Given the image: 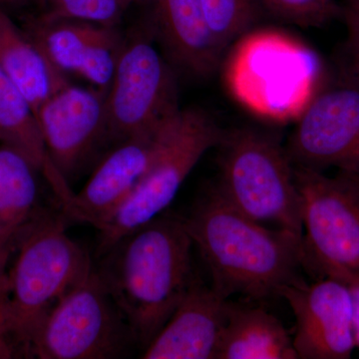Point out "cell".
Wrapping results in <instances>:
<instances>
[{
    "label": "cell",
    "instance_id": "cell-26",
    "mask_svg": "<svg viewBox=\"0 0 359 359\" xmlns=\"http://www.w3.org/2000/svg\"><path fill=\"white\" fill-rule=\"evenodd\" d=\"M14 243H15V240H14ZM14 243L0 252V316H2V289H4L9 261L13 254Z\"/></svg>",
    "mask_w": 359,
    "mask_h": 359
},
{
    "label": "cell",
    "instance_id": "cell-2",
    "mask_svg": "<svg viewBox=\"0 0 359 359\" xmlns=\"http://www.w3.org/2000/svg\"><path fill=\"white\" fill-rule=\"evenodd\" d=\"M183 219L162 214L98 257L97 273L142 353L159 334L197 276Z\"/></svg>",
    "mask_w": 359,
    "mask_h": 359
},
{
    "label": "cell",
    "instance_id": "cell-18",
    "mask_svg": "<svg viewBox=\"0 0 359 359\" xmlns=\"http://www.w3.org/2000/svg\"><path fill=\"white\" fill-rule=\"evenodd\" d=\"M216 359H299L280 320L263 309L231 302Z\"/></svg>",
    "mask_w": 359,
    "mask_h": 359
},
{
    "label": "cell",
    "instance_id": "cell-21",
    "mask_svg": "<svg viewBox=\"0 0 359 359\" xmlns=\"http://www.w3.org/2000/svg\"><path fill=\"white\" fill-rule=\"evenodd\" d=\"M147 0H48L42 18L88 21L116 27L131 7Z\"/></svg>",
    "mask_w": 359,
    "mask_h": 359
},
{
    "label": "cell",
    "instance_id": "cell-1",
    "mask_svg": "<svg viewBox=\"0 0 359 359\" xmlns=\"http://www.w3.org/2000/svg\"><path fill=\"white\" fill-rule=\"evenodd\" d=\"M183 221L211 275V287L222 297L264 301L299 280L302 238L245 216L216 186L205 190Z\"/></svg>",
    "mask_w": 359,
    "mask_h": 359
},
{
    "label": "cell",
    "instance_id": "cell-30",
    "mask_svg": "<svg viewBox=\"0 0 359 359\" xmlns=\"http://www.w3.org/2000/svg\"><path fill=\"white\" fill-rule=\"evenodd\" d=\"M341 173H342V172H341ZM344 174H346L347 176L349 177V178L353 180V181L354 182V184H355L356 187H358V188L359 189V175H353V174H347V173H344Z\"/></svg>",
    "mask_w": 359,
    "mask_h": 359
},
{
    "label": "cell",
    "instance_id": "cell-12",
    "mask_svg": "<svg viewBox=\"0 0 359 359\" xmlns=\"http://www.w3.org/2000/svg\"><path fill=\"white\" fill-rule=\"evenodd\" d=\"M295 318L292 341L302 359H348L356 349L353 302L344 283L318 278L306 283L301 278L278 292Z\"/></svg>",
    "mask_w": 359,
    "mask_h": 359
},
{
    "label": "cell",
    "instance_id": "cell-17",
    "mask_svg": "<svg viewBox=\"0 0 359 359\" xmlns=\"http://www.w3.org/2000/svg\"><path fill=\"white\" fill-rule=\"evenodd\" d=\"M0 144L20 151L43 175L60 205L73 192L51 162L36 114L20 88L0 69Z\"/></svg>",
    "mask_w": 359,
    "mask_h": 359
},
{
    "label": "cell",
    "instance_id": "cell-28",
    "mask_svg": "<svg viewBox=\"0 0 359 359\" xmlns=\"http://www.w3.org/2000/svg\"><path fill=\"white\" fill-rule=\"evenodd\" d=\"M2 4H11V6H15V4H21L25 2V0H0Z\"/></svg>",
    "mask_w": 359,
    "mask_h": 359
},
{
    "label": "cell",
    "instance_id": "cell-10",
    "mask_svg": "<svg viewBox=\"0 0 359 359\" xmlns=\"http://www.w3.org/2000/svg\"><path fill=\"white\" fill-rule=\"evenodd\" d=\"M180 115L112 147L83 188L60 205L67 224H89L98 229L110 219L140 184L173 133Z\"/></svg>",
    "mask_w": 359,
    "mask_h": 359
},
{
    "label": "cell",
    "instance_id": "cell-5",
    "mask_svg": "<svg viewBox=\"0 0 359 359\" xmlns=\"http://www.w3.org/2000/svg\"><path fill=\"white\" fill-rule=\"evenodd\" d=\"M294 168L302 205V268L349 285L359 278V189L341 172L332 178Z\"/></svg>",
    "mask_w": 359,
    "mask_h": 359
},
{
    "label": "cell",
    "instance_id": "cell-14",
    "mask_svg": "<svg viewBox=\"0 0 359 359\" xmlns=\"http://www.w3.org/2000/svg\"><path fill=\"white\" fill-rule=\"evenodd\" d=\"M231 302L196 278L144 359H216Z\"/></svg>",
    "mask_w": 359,
    "mask_h": 359
},
{
    "label": "cell",
    "instance_id": "cell-16",
    "mask_svg": "<svg viewBox=\"0 0 359 359\" xmlns=\"http://www.w3.org/2000/svg\"><path fill=\"white\" fill-rule=\"evenodd\" d=\"M0 69L25 94L36 114L40 106L69 83L25 30L0 7Z\"/></svg>",
    "mask_w": 359,
    "mask_h": 359
},
{
    "label": "cell",
    "instance_id": "cell-23",
    "mask_svg": "<svg viewBox=\"0 0 359 359\" xmlns=\"http://www.w3.org/2000/svg\"><path fill=\"white\" fill-rule=\"evenodd\" d=\"M341 16L346 22L347 50L351 58L346 70L359 83V0H348L342 8Z\"/></svg>",
    "mask_w": 359,
    "mask_h": 359
},
{
    "label": "cell",
    "instance_id": "cell-22",
    "mask_svg": "<svg viewBox=\"0 0 359 359\" xmlns=\"http://www.w3.org/2000/svg\"><path fill=\"white\" fill-rule=\"evenodd\" d=\"M264 11L301 27H320L341 16L334 0H259Z\"/></svg>",
    "mask_w": 359,
    "mask_h": 359
},
{
    "label": "cell",
    "instance_id": "cell-6",
    "mask_svg": "<svg viewBox=\"0 0 359 359\" xmlns=\"http://www.w3.org/2000/svg\"><path fill=\"white\" fill-rule=\"evenodd\" d=\"M134 349L133 332L94 266L43 321L29 358H122Z\"/></svg>",
    "mask_w": 359,
    "mask_h": 359
},
{
    "label": "cell",
    "instance_id": "cell-25",
    "mask_svg": "<svg viewBox=\"0 0 359 359\" xmlns=\"http://www.w3.org/2000/svg\"><path fill=\"white\" fill-rule=\"evenodd\" d=\"M13 358H18V353L6 334L2 316H0V359Z\"/></svg>",
    "mask_w": 359,
    "mask_h": 359
},
{
    "label": "cell",
    "instance_id": "cell-19",
    "mask_svg": "<svg viewBox=\"0 0 359 359\" xmlns=\"http://www.w3.org/2000/svg\"><path fill=\"white\" fill-rule=\"evenodd\" d=\"M39 172L20 151L0 144V235L15 237L39 214Z\"/></svg>",
    "mask_w": 359,
    "mask_h": 359
},
{
    "label": "cell",
    "instance_id": "cell-29",
    "mask_svg": "<svg viewBox=\"0 0 359 359\" xmlns=\"http://www.w3.org/2000/svg\"><path fill=\"white\" fill-rule=\"evenodd\" d=\"M34 2L42 11H44V9L46 8L47 4H48V0H34Z\"/></svg>",
    "mask_w": 359,
    "mask_h": 359
},
{
    "label": "cell",
    "instance_id": "cell-13",
    "mask_svg": "<svg viewBox=\"0 0 359 359\" xmlns=\"http://www.w3.org/2000/svg\"><path fill=\"white\" fill-rule=\"evenodd\" d=\"M25 32L59 71L107 92L124 42L116 27L40 15L28 20Z\"/></svg>",
    "mask_w": 359,
    "mask_h": 359
},
{
    "label": "cell",
    "instance_id": "cell-4",
    "mask_svg": "<svg viewBox=\"0 0 359 359\" xmlns=\"http://www.w3.org/2000/svg\"><path fill=\"white\" fill-rule=\"evenodd\" d=\"M217 189L257 223L302 238V205L294 168L271 135L241 128L224 131L219 144Z\"/></svg>",
    "mask_w": 359,
    "mask_h": 359
},
{
    "label": "cell",
    "instance_id": "cell-20",
    "mask_svg": "<svg viewBox=\"0 0 359 359\" xmlns=\"http://www.w3.org/2000/svg\"><path fill=\"white\" fill-rule=\"evenodd\" d=\"M208 30L217 49L224 53L249 32L264 11L259 0H201Z\"/></svg>",
    "mask_w": 359,
    "mask_h": 359
},
{
    "label": "cell",
    "instance_id": "cell-7",
    "mask_svg": "<svg viewBox=\"0 0 359 359\" xmlns=\"http://www.w3.org/2000/svg\"><path fill=\"white\" fill-rule=\"evenodd\" d=\"M224 131L207 113L182 109L178 124L140 184L98 231L97 257L120 238L164 214L203 156L217 148Z\"/></svg>",
    "mask_w": 359,
    "mask_h": 359
},
{
    "label": "cell",
    "instance_id": "cell-8",
    "mask_svg": "<svg viewBox=\"0 0 359 359\" xmlns=\"http://www.w3.org/2000/svg\"><path fill=\"white\" fill-rule=\"evenodd\" d=\"M172 68L151 35L123 42L106 94V143L114 147L181 112Z\"/></svg>",
    "mask_w": 359,
    "mask_h": 359
},
{
    "label": "cell",
    "instance_id": "cell-11",
    "mask_svg": "<svg viewBox=\"0 0 359 359\" xmlns=\"http://www.w3.org/2000/svg\"><path fill=\"white\" fill-rule=\"evenodd\" d=\"M106 94L67 83L37 111L47 152L68 186L106 143Z\"/></svg>",
    "mask_w": 359,
    "mask_h": 359
},
{
    "label": "cell",
    "instance_id": "cell-15",
    "mask_svg": "<svg viewBox=\"0 0 359 359\" xmlns=\"http://www.w3.org/2000/svg\"><path fill=\"white\" fill-rule=\"evenodd\" d=\"M153 29L170 59L187 72L207 77L223 56L208 30L201 0H147Z\"/></svg>",
    "mask_w": 359,
    "mask_h": 359
},
{
    "label": "cell",
    "instance_id": "cell-24",
    "mask_svg": "<svg viewBox=\"0 0 359 359\" xmlns=\"http://www.w3.org/2000/svg\"><path fill=\"white\" fill-rule=\"evenodd\" d=\"M351 292V302H353V325L354 341L356 348H359V278L347 285Z\"/></svg>",
    "mask_w": 359,
    "mask_h": 359
},
{
    "label": "cell",
    "instance_id": "cell-3",
    "mask_svg": "<svg viewBox=\"0 0 359 359\" xmlns=\"http://www.w3.org/2000/svg\"><path fill=\"white\" fill-rule=\"evenodd\" d=\"M67 226L60 212H39L16 236L15 259L2 290V316L18 356L29 358L47 316L93 269L88 252L69 237Z\"/></svg>",
    "mask_w": 359,
    "mask_h": 359
},
{
    "label": "cell",
    "instance_id": "cell-9",
    "mask_svg": "<svg viewBox=\"0 0 359 359\" xmlns=\"http://www.w3.org/2000/svg\"><path fill=\"white\" fill-rule=\"evenodd\" d=\"M285 150L295 167L359 175V83L348 71L309 100Z\"/></svg>",
    "mask_w": 359,
    "mask_h": 359
},
{
    "label": "cell",
    "instance_id": "cell-27",
    "mask_svg": "<svg viewBox=\"0 0 359 359\" xmlns=\"http://www.w3.org/2000/svg\"><path fill=\"white\" fill-rule=\"evenodd\" d=\"M16 236L15 237H11V236L0 235V252L13 244Z\"/></svg>",
    "mask_w": 359,
    "mask_h": 359
}]
</instances>
